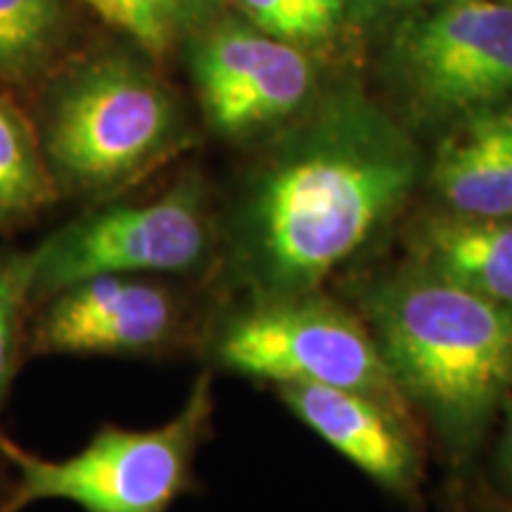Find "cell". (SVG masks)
Wrapping results in <instances>:
<instances>
[{
    "label": "cell",
    "instance_id": "cell-12",
    "mask_svg": "<svg viewBox=\"0 0 512 512\" xmlns=\"http://www.w3.org/2000/svg\"><path fill=\"white\" fill-rule=\"evenodd\" d=\"M411 266L512 306V219L432 214L411 233Z\"/></svg>",
    "mask_w": 512,
    "mask_h": 512
},
{
    "label": "cell",
    "instance_id": "cell-21",
    "mask_svg": "<svg viewBox=\"0 0 512 512\" xmlns=\"http://www.w3.org/2000/svg\"><path fill=\"white\" fill-rule=\"evenodd\" d=\"M503 512H512V505H510V508H505V510H503Z\"/></svg>",
    "mask_w": 512,
    "mask_h": 512
},
{
    "label": "cell",
    "instance_id": "cell-13",
    "mask_svg": "<svg viewBox=\"0 0 512 512\" xmlns=\"http://www.w3.org/2000/svg\"><path fill=\"white\" fill-rule=\"evenodd\" d=\"M60 197L41 136L31 121L0 98V238L27 228Z\"/></svg>",
    "mask_w": 512,
    "mask_h": 512
},
{
    "label": "cell",
    "instance_id": "cell-2",
    "mask_svg": "<svg viewBox=\"0 0 512 512\" xmlns=\"http://www.w3.org/2000/svg\"><path fill=\"white\" fill-rule=\"evenodd\" d=\"M363 311L403 399L467 456L512 394V306L408 266L366 287Z\"/></svg>",
    "mask_w": 512,
    "mask_h": 512
},
{
    "label": "cell",
    "instance_id": "cell-16",
    "mask_svg": "<svg viewBox=\"0 0 512 512\" xmlns=\"http://www.w3.org/2000/svg\"><path fill=\"white\" fill-rule=\"evenodd\" d=\"M107 24L126 31L147 53H164L204 8V0H86Z\"/></svg>",
    "mask_w": 512,
    "mask_h": 512
},
{
    "label": "cell",
    "instance_id": "cell-17",
    "mask_svg": "<svg viewBox=\"0 0 512 512\" xmlns=\"http://www.w3.org/2000/svg\"><path fill=\"white\" fill-rule=\"evenodd\" d=\"M254 27L287 43L320 41L335 31L344 0H235Z\"/></svg>",
    "mask_w": 512,
    "mask_h": 512
},
{
    "label": "cell",
    "instance_id": "cell-3",
    "mask_svg": "<svg viewBox=\"0 0 512 512\" xmlns=\"http://www.w3.org/2000/svg\"><path fill=\"white\" fill-rule=\"evenodd\" d=\"M211 370L197 377L174 418L152 430L102 425L79 453L50 460L0 430V456L12 470V491L0 512L31 503L67 501L83 512H169L195 491V460L211 432Z\"/></svg>",
    "mask_w": 512,
    "mask_h": 512
},
{
    "label": "cell",
    "instance_id": "cell-15",
    "mask_svg": "<svg viewBox=\"0 0 512 512\" xmlns=\"http://www.w3.org/2000/svg\"><path fill=\"white\" fill-rule=\"evenodd\" d=\"M62 12L57 0H0V79H19L55 46Z\"/></svg>",
    "mask_w": 512,
    "mask_h": 512
},
{
    "label": "cell",
    "instance_id": "cell-10",
    "mask_svg": "<svg viewBox=\"0 0 512 512\" xmlns=\"http://www.w3.org/2000/svg\"><path fill=\"white\" fill-rule=\"evenodd\" d=\"M278 399L351 465L382 489L413 498L422 458L408 415L373 396L318 384H280Z\"/></svg>",
    "mask_w": 512,
    "mask_h": 512
},
{
    "label": "cell",
    "instance_id": "cell-18",
    "mask_svg": "<svg viewBox=\"0 0 512 512\" xmlns=\"http://www.w3.org/2000/svg\"><path fill=\"white\" fill-rule=\"evenodd\" d=\"M505 413V425H503V434H501V446H498V470L505 479V484L512 489V394L510 399L505 401L503 406Z\"/></svg>",
    "mask_w": 512,
    "mask_h": 512
},
{
    "label": "cell",
    "instance_id": "cell-19",
    "mask_svg": "<svg viewBox=\"0 0 512 512\" xmlns=\"http://www.w3.org/2000/svg\"><path fill=\"white\" fill-rule=\"evenodd\" d=\"M10 491H12V470L8 460L0 456V505L8 501Z\"/></svg>",
    "mask_w": 512,
    "mask_h": 512
},
{
    "label": "cell",
    "instance_id": "cell-8",
    "mask_svg": "<svg viewBox=\"0 0 512 512\" xmlns=\"http://www.w3.org/2000/svg\"><path fill=\"white\" fill-rule=\"evenodd\" d=\"M394 60L415 105L434 117L505 105L512 100V5L444 0L396 34Z\"/></svg>",
    "mask_w": 512,
    "mask_h": 512
},
{
    "label": "cell",
    "instance_id": "cell-7",
    "mask_svg": "<svg viewBox=\"0 0 512 512\" xmlns=\"http://www.w3.org/2000/svg\"><path fill=\"white\" fill-rule=\"evenodd\" d=\"M207 285L164 275L102 273L62 287L34 306L27 358L112 356L166 361L202 347L211 313Z\"/></svg>",
    "mask_w": 512,
    "mask_h": 512
},
{
    "label": "cell",
    "instance_id": "cell-4",
    "mask_svg": "<svg viewBox=\"0 0 512 512\" xmlns=\"http://www.w3.org/2000/svg\"><path fill=\"white\" fill-rule=\"evenodd\" d=\"M200 351L209 370L273 387L351 389L408 415L368 323L320 292L223 304L209 316Z\"/></svg>",
    "mask_w": 512,
    "mask_h": 512
},
{
    "label": "cell",
    "instance_id": "cell-1",
    "mask_svg": "<svg viewBox=\"0 0 512 512\" xmlns=\"http://www.w3.org/2000/svg\"><path fill=\"white\" fill-rule=\"evenodd\" d=\"M420 157L358 93H339L292 131L221 221L211 287L235 299L320 292L411 195Z\"/></svg>",
    "mask_w": 512,
    "mask_h": 512
},
{
    "label": "cell",
    "instance_id": "cell-11",
    "mask_svg": "<svg viewBox=\"0 0 512 512\" xmlns=\"http://www.w3.org/2000/svg\"><path fill=\"white\" fill-rule=\"evenodd\" d=\"M432 181L448 211L512 219V102L460 117L441 140Z\"/></svg>",
    "mask_w": 512,
    "mask_h": 512
},
{
    "label": "cell",
    "instance_id": "cell-14",
    "mask_svg": "<svg viewBox=\"0 0 512 512\" xmlns=\"http://www.w3.org/2000/svg\"><path fill=\"white\" fill-rule=\"evenodd\" d=\"M34 247H0V408L27 358Z\"/></svg>",
    "mask_w": 512,
    "mask_h": 512
},
{
    "label": "cell",
    "instance_id": "cell-20",
    "mask_svg": "<svg viewBox=\"0 0 512 512\" xmlns=\"http://www.w3.org/2000/svg\"><path fill=\"white\" fill-rule=\"evenodd\" d=\"M375 3H382V5H411V3H418V0H375Z\"/></svg>",
    "mask_w": 512,
    "mask_h": 512
},
{
    "label": "cell",
    "instance_id": "cell-6",
    "mask_svg": "<svg viewBox=\"0 0 512 512\" xmlns=\"http://www.w3.org/2000/svg\"><path fill=\"white\" fill-rule=\"evenodd\" d=\"M183 140L162 81L128 60H100L53 93L41 145L57 188L102 197L131 183Z\"/></svg>",
    "mask_w": 512,
    "mask_h": 512
},
{
    "label": "cell",
    "instance_id": "cell-9",
    "mask_svg": "<svg viewBox=\"0 0 512 512\" xmlns=\"http://www.w3.org/2000/svg\"><path fill=\"white\" fill-rule=\"evenodd\" d=\"M204 119L223 138L245 140L290 121L309 105L313 67L294 43L228 24L192 55Z\"/></svg>",
    "mask_w": 512,
    "mask_h": 512
},
{
    "label": "cell",
    "instance_id": "cell-5",
    "mask_svg": "<svg viewBox=\"0 0 512 512\" xmlns=\"http://www.w3.org/2000/svg\"><path fill=\"white\" fill-rule=\"evenodd\" d=\"M219 259L221 219L202 178L185 174L162 195L102 204L38 242L31 309L102 273L164 275L211 287Z\"/></svg>",
    "mask_w": 512,
    "mask_h": 512
}]
</instances>
